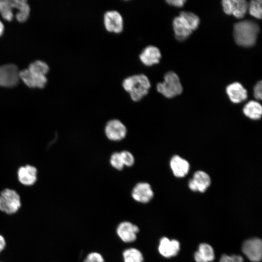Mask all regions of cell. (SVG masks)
<instances>
[{
  "instance_id": "5bb4252c",
  "label": "cell",
  "mask_w": 262,
  "mask_h": 262,
  "mask_svg": "<svg viewBox=\"0 0 262 262\" xmlns=\"http://www.w3.org/2000/svg\"><path fill=\"white\" fill-rule=\"evenodd\" d=\"M159 49L152 45L146 47L139 55L140 62L146 66H152L159 63L161 58Z\"/></svg>"
},
{
  "instance_id": "3957f363",
  "label": "cell",
  "mask_w": 262,
  "mask_h": 262,
  "mask_svg": "<svg viewBox=\"0 0 262 262\" xmlns=\"http://www.w3.org/2000/svg\"><path fill=\"white\" fill-rule=\"evenodd\" d=\"M21 197L14 189L5 188L0 192V211L8 215L16 213L21 207Z\"/></svg>"
},
{
  "instance_id": "7a4b0ae2",
  "label": "cell",
  "mask_w": 262,
  "mask_h": 262,
  "mask_svg": "<svg viewBox=\"0 0 262 262\" xmlns=\"http://www.w3.org/2000/svg\"><path fill=\"white\" fill-rule=\"evenodd\" d=\"M122 85L134 101L141 100L148 94L151 87L148 77L142 73L126 77L123 80Z\"/></svg>"
},
{
  "instance_id": "d6a6232c",
  "label": "cell",
  "mask_w": 262,
  "mask_h": 262,
  "mask_svg": "<svg viewBox=\"0 0 262 262\" xmlns=\"http://www.w3.org/2000/svg\"><path fill=\"white\" fill-rule=\"evenodd\" d=\"M185 1V0H167L166 1L168 4L176 7H182Z\"/></svg>"
},
{
  "instance_id": "cb8c5ba5",
  "label": "cell",
  "mask_w": 262,
  "mask_h": 262,
  "mask_svg": "<svg viewBox=\"0 0 262 262\" xmlns=\"http://www.w3.org/2000/svg\"><path fill=\"white\" fill-rule=\"evenodd\" d=\"M13 9L11 0H0V13L4 19L9 21L12 20Z\"/></svg>"
},
{
  "instance_id": "603a6c76",
  "label": "cell",
  "mask_w": 262,
  "mask_h": 262,
  "mask_svg": "<svg viewBox=\"0 0 262 262\" xmlns=\"http://www.w3.org/2000/svg\"><path fill=\"white\" fill-rule=\"evenodd\" d=\"M124 262H143L144 258L140 251L135 248H130L123 252Z\"/></svg>"
},
{
  "instance_id": "4dcf8cb0",
  "label": "cell",
  "mask_w": 262,
  "mask_h": 262,
  "mask_svg": "<svg viewBox=\"0 0 262 262\" xmlns=\"http://www.w3.org/2000/svg\"><path fill=\"white\" fill-rule=\"evenodd\" d=\"M243 258L240 255H223L220 258L219 262H243Z\"/></svg>"
},
{
  "instance_id": "277c9868",
  "label": "cell",
  "mask_w": 262,
  "mask_h": 262,
  "mask_svg": "<svg viewBox=\"0 0 262 262\" xmlns=\"http://www.w3.org/2000/svg\"><path fill=\"white\" fill-rule=\"evenodd\" d=\"M158 92L167 98H172L180 95L182 91V87L178 75L170 71L166 73L164 80L156 85Z\"/></svg>"
},
{
  "instance_id": "5b68a950",
  "label": "cell",
  "mask_w": 262,
  "mask_h": 262,
  "mask_svg": "<svg viewBox=\"0 0 262 262\" xmlns=\"http://www.w3.org/2000/svg\"><path fill=\"white\" fill-rule=\"evenodd\" d=\"M103 24L107 31L111 33H121L124 28V21L121 14L116 10H109L103 15Z\"/></svg>"
},
{
  "instance_id": "7c38bea8",
  "label": "cell",
  "mask_w": 262,
  "mask_h": 262,
  "mask_svg": "<svg viewBox=\"0 0 262 262\" xmlns=\"http://www.w3.org/2000/svg\"><path fill=\"white\" fill-rule=\"evenodd\" d=\"M211 182L209 175L204 171H197L189 180L188 186L190 190L195 192H204L210 185Z\"/></svg>"
},
{
  "instance_id": "ac0fdd59",
  "label": "cell",
  "mask_w": 262,
  "mask_h": 262,
  "mask_svg": "<svg viewBox=\"0 0 262 262\" xmlns=\"http://www.w3.org/2000/svg\"><path fill=\"white\" fill-rule=\"evenodd\" d=\"M170 166L174 175L177 178L185 177L189 172L190 169L188 162L177 155L171 158Z\"/></svg>"
},
{
  "instance_id": "7402d4cb",
  "label": "cell",
  "mask_w": 262,
  "mask_h": 262,
  "mask_svg": "<svg viewBox=\"0 0 262 262\" xmlns=\"http://www.w3.org/2000/svg\"><path fill=\"white\" fill-rule=\"evenodd\" d=\"M244 115L252 120H259L262 115V107L261 104L254 100L248 101L243 109Z\"/></svg>"
},
{
  "instance_id": "d4e9b609",
  "label": "cell",
  "mask_w": 262,
  "mask_h": 262,
  "mask_svg": "<svg viewBox=\"0 0 262 262\" xmlns=\"http://www.w3.org/2000/svg\"><path fill=\"white\" fill-rule=\"evenodd\" d=\"M28 69L33 73L45 76L49 70V67L45 62L37 60L31 63Z\"/></svg>"
},
{
  "instance_id": "f1b7e54d",
  "label": "cell",
  "mask_w": 262,
  "mask_h": 262,
  "mask_svg": "<svg viewBox=\"0 0 262 262\" xmlns=\"http://www.w3.org/2000/svg\"><path fill=\"white\" fill-rule=\"evenodd\" d=\"M124 165L130 167L134 163V158L129 151L124 150L120 152Z\"/></svg>"
},
{
  "instance_id": "e575fe53",
  "label": "cell",
  "mask_w": 262,
  "mask_h": 262,
  "mask_svg": "<svg viewBox=\"0 0 262 262\" xmlns=\"http://www.w3.org/2000/svg\"><path fill=\"white\" fill-rule=\"evenodd\" d=\"M4 30V26L2 23L0 21V36L2 35Z\"/></svg>"
},
{
  "instance_id": "44dd1931",
  "label": "cell",
  "mask_w": 262,
  "mask_h": 262,
  "mask_svg": "<svg viewBox=\"0 0 262 262\" xmlns=\"http://www.w3.org/2000/svg\"><path fill=\"white\" fill-rule=\"evenodd\" d=\"M13 8H16L18 12L16 17L17 21L24 22L27 20L30 14V7L25 0H11Z\"/></svg>"
},
{
  "instance_id": "52a82bcc",
  "label": "cell",
  "mask_w": 262,
  "mask_h": 262,
  "mask_svg": "<svg viewBox=\"0 0 262 262\" xmlns=\"http://www.w3.org/2000/svg\"><path fill=\"white\" fill-rule=\"evenodd\" d=\"M37 168L31 164H26L19 167L16 175L18 181L24 186H32L38 180Z\"/></svg>"
},
{
  "instance_id": "9a60e30c",
  "label": "cell",
  "mask_w": 262,
  "mask_h": 262,
  "mask_svg": "<svg viewBox=\"0 0 262 262\" xmlns=\"http://www.w3.org/2000/svg\"><path fill=\"white\" fill-rule=\"evenodd\" d=\"M19 75V78L29 87L42 88L47 82L46 76L33 73L28 69L20 71Z\"/></svg>"
},
{
  "instance_id": "8fae6325",
  "label": "cell",
  "mask_w": 262,
  "mask_h": 262,
  "mask_svg": "<svg viewBox=\"0 0 262 262\" xmlns=\"http://www.w3.org/2000/svg\"><path fill=\"white\" fill-rule=\"evenodd\" d=\"M138 227L129 221L121 222L116 228V233L124 242L129 243L135 241L136 234L139 232Z\"/></svg>"
},
{
  "instance_id": "83f0119b",
  "label": "cell",
  "mask_w": 262,
  "mask_h": 262,
  "mask_svg": "<svg viewBox=\"0 0 262 262\" xmlns=\"http://www.w3.org/2000/svg\"><path fill=\"white\" fill-rule=\"evenodd\" d=\"M110 162L111 165L117 170H121L124 167L120 152H115L112 154L111 156Z\"/></svg>"
},
{
  "instance_id": "f546056e",
  "label": "cell",
  "mask_w": 262,
  "mask_h": 262,
  "mask_svg": "<svg viewBox=\"0 0 262 262\" xmlns=\"http://www.w3.org/2000/svg\"><path fill=\"white\" fill-rule=\"evenodd\" d=\"M83 262H105L102 255L98 252H91L89 253Z\"/></svg>"
},
{
  "instance_id": "d6986e66",
  "label": "cell",
  "mask_w": 262,
  "mask_h": 262,
  "mask_svg": "<svg viewBox=\"0 0 262 262\" xmlns=\"http://www.w3.org/2000/svg\"><path fill=\"white\" fill-rule=\"evenodd\" d=\"M173 27L175 36L180 41L187 39L193 31L186 21L180 16L174 18Z\"/></svg>"
},
{
  "instance_id": "e0dca14e",
  "label": "cell",
  "mask_w": 262,
  "mask_h": 262,
  "mask_svg": "<svg viewBox=\"0 0 262 262\" xmlns=\"http://www.w3.org/2000/svg\"><path fill=\"white\" fill-rule=\"evenodd\" d=\"M226 92L229 99L234 103H240L247 98V90L238 82L229 85L226 88Z\"/></svg>"
},
{
  "instance_id": "1f68e13d",
  "label": "cell",
  "mask_w": 262,
  "mask_h": 262,
  "mask_svg": "<svg viewBox=\"0 0 262 262\" xmlns=\"http://www.w3.org/2000/svg\"><path fill=\"white\" fill-rule=\"evenodd\" d=\"M260 81L256 84L254 88V96L257 100H261L262 98V83Z\"/></svg>"
},
{
  "instance_id": "2e32d148",
  "label": "cell",
  "mask_w": 262,
  "mask_h": 262,
  "mask_svg": "<svg viewBox=\"0 0 262 262\" xmlns=\"http://www.w3.org/2000/svg\"><path fill=\"white\" fill-rule=\"evenodd\" d=\"M180 249V243L176 240H170L163 237L160 241L158 250L161 255L165 258H170L177 255Z\"/></svg>"
},
{
  "instance_id": "30bf717a",
  "label": "cell",
  "mask_w": 262,
  "mask_h": 262,
  "mask_svg": "<svg viewBox=\"0 0 262 262\" xmlns=\"http://www.w3.org/2000/svg\"><path fill=\"white\" fill-rule=\"evenodd\" d=\"M105 133L109 140L118 141L125 137L127 134V128L120 120L112 119L106 124L105 127Z\"/></svg>"
},
{
  "instance_id": "ba28073f",
  "label": "cell",
  "mask_w": 262,
  "mask_h": 262,
  "mask_svg": "<svg viewBox=\"0 0 262 262\" xmlns=\"http://www.w3.org/2000/svg\"><path fill=\"white\" fill-rule=\"evenodd\" d=\"M242 251L250 261H261L262 257V240L257 238L246 240L243 243Z\"/></svg>"
},
{
  "instance_id": "836d02e7",
  "label": "cell",
  "mask_w": 262,
  "mask_h": 262,
  "mask_svg": "<svg viewBox=\"0 0 262 262\" xmlns=\"http://www.w3.org/2000/svg\"><path fill=\"white\" fill-rule=\"evenodd\" d=\"M6 245V240L4 237L0 234V253L5 248Z\"/></svg>"
},
{
  "instance_id": "4fadbf2b",
  "label": "cell",
  "mask_w": 262,
  "mask_h": 262,
  "mask_svg": "<svg viewBox=\"0 0 262 262\" xmlns=\"http://www.w3.org/2000/svg\"><path fill=\"white\" fill-rule=\"evenodd\" d=\"M154 196V193L150 184L147 182H139L133 187L131 196L135 201L147 203L149 202Z\"/></svg>"
},
{
  "instance_id": "9c48e42d",
  "label": "cell",
  "mask_w": 262,
  "mask_h": 262,
  "mask_svg": "<svg viewBox=\"0 0 262 262\" xmlns=\"http://www.w3.org/2000/svg\"><path fill=\"white\" fill-rule=\"evenodd\" d=\"M248 2L245 0H223V9L225 14L232 15L237 18L244 17L247 11Z\"/></svg>"
},
{
  "instance_id": "8992f818",
  "label": "cell",
  "mask_w": 262,
  "mask_h": 262,
  "mask_svg": "<svg viewBox=\"0 0 262 262\" xmlns=\"http://www.w3.org/2000/svg\"><path fill=\"white\" fill-rule=\"evenodd\" d=\"M19 72L14 64L0 66V86L12 87L17 84L19 80Z\"/></svg>"
},
{
  "instance_id": "4316f807",
  "label": "cell",
  "mask_w": 262,
  "mask_h": 262,
  "mask_svg": "<svg viewBox=\"0 0 262 262\" xmlns=\"http://www.w3.org/2000/svg\"><path fill=\"white\" fill-rule=\"evenodd\" d=\"M262 1L261 0H252L248 4V9L250 15L252 16L261 19L262 16Z\"/></svg>"
},
{
  "instance_id": "ffe728a7",
  "label": "cell",
  "mask_w": 262,
  "mask_h": 262,
  "mask_svg": "<svg viewBox=\"0 0 262 262\" xmlns=\"http://www.w3.org/2000/svg\"><path fill=\"white\" fill-rule=\"evenodd\" d=\"M194 258L196 262H211L214 259L213 249L208 244H201L195 253Z\"/></svg>"
},
{
  "instance_id": "6da1fadb",
  "label": "cell",
  "mask_w": 262,
  "mask_h": 262,
  "mask_svg": "<svg viewBox=\"0 0 262 262\" xmlns=\"http://www.w3.org/2000/svg\"><path fill=\"white\" fill-rule=\"evenodd\" d=\"M259 31L258 24L253 21L246 20L238 22L233 27L234 40L240 46L252 47L256 43Z\"/></svg>"
},
{
  "instance_id": "484cf974",
  "label": "cell",
  "mask_w": 262,
  "mask_h": 262,
  "mask_svg": "<svg viewBox=\"0 0 262 262\" xmlns=\"http://www.w3.org/2000/svg\"><path fill=\"white\" fill-rule=\"evenodd\" d=\"M179 16L182 17L186 21L192 31L197 28L200 20L199 17L195 14L187 11H182L180 13Z\"/></svg>"
}]
</instances>
